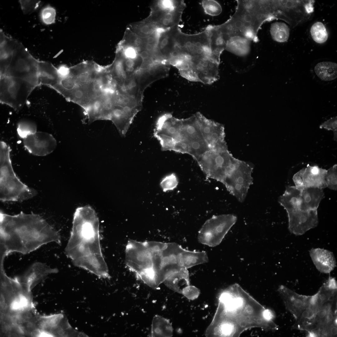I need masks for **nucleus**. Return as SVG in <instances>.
Masks as SVG:
<instances>
[{
	"label": "nucleus",
	"instance_id": "f257e3e1",
	"mask_svg": "<svg viewBox=\"0 0 337 337\" xmlns=\"http://www.w3.org/2000/svg\"><path fill=\"white\" fill-rule=\"evenodd\" d=\"M65 252L76 266L99 277L110 278L100 247L98 219L90 207H80L76 210Z\"/></svg>",
	"mask_w": 337,
	"mask_h": 337
},
{
	"label": "nucleus",
	"instance_id": "f03ea898",
	"mask_svg": "<svg viewBox=\"0 0 337 337\" xmlns=\"http://www.w3.org/2000/svg\"><path fill=\"white\" fill-rule=\"evenodd\" d=\"M0 255L28 254L47 243H60L58 232L38 215L21 212L14 215L0 213Z\"/></svg>",
	"mask_w": 337,
	"mask_h": 337
},
{
	"label": "nucleus",
	"instance_id": "7ed1b4c3",
	"mask_svg": "<svg viewBox=\"0 0 337 337\" xmlns=\"http://www.w3.org/2000/svg\"><path fill=\"white\" fill-rule=\"evenodd\" d=\"M231 291L224 293L221 300L226 303V310L231 313L230 322L221 326L222 333L238 336L244 330L259 327L270 330L273 325L268 309L262 305L237 284L231 287Z\"/></svg>",
	"mask_w": 337,
	"mask_h": 337
},
{
	"label": "nucleus",
	"instance_id": "20e7f679",
	"mask_svg": "<svg viewBox=\"0 0 337 337\" xmlns=\"http://www.w3.org/2000/svg\"><path fill=\"white\" fill-rule=\"evenodd\" d=\"M234 14L223 23L224 29L230 37L240 36L250 41L257 42V33L261 25L268 21L249 0H237Z\"/></svg>",
	"mask_w": 337,
	"mask_h": 337
},
{
	"label": "nucleus",
	"instance_id": "39448f33",
	"mask_svg": "<svg viewBox=\"0 0 337 337\" xmlns=\"http://www.w3.org/2000/svg\"><path fill=\"white\" fill-rule=\"evenodd\" d=\"M11 149L3 141L0 143V200L22 202L35 196L36 191L22 182L13 169L10 157Z\"/></svg>",
	"mask_w": 337,
	"mask_h": 337
},
{
	"label": "nucleus",
	"instance_id": "423d86ee",
	"mask_svg": "<svg viewBox=\"0 0 337 337\" xmlns=\"http://www.w3.org/2000/svg\"><path fill=\"white\" fill-rule=\"evenodd\" d=\"M195 160L207 177L223 184L231 173L238 161L232 155L228 149L209 150Z\"/></svg>",
	"mask_w": 337,
	"mask_h": 337
},
{
	"label": "nucleus",
	"instance_id": "0eeeda50",
	"mask_svg": "<svg viewBox=\"0 0 337 337\" xmlns=\"http://www.w3.org/2000/svg\"><path fill=\"white\" fill-rule=\"evenodd\" d=\"M38 61L25 49H13L5 61L1 76L27 80L36 87L40 85L38 76Z\"/></svg>",
	"mask_w": 337,
	"mask_h": 337
},
{
	"label": "nucleus",
	"instance_id": "6e6552de",
	"mask_svg": "<svg viewBox=\"0 0 337 337\" xmlns=\"http://www.w3.org/2000/svg\"><path fill=\"white\" fill-rule=\"evenodd\" d=\"M186 7L183 0H156L151 4L149 15L145 19L159 29L180 26Z\"/></svg>",
	"mask_w": 337,
	"mask_h": 337
},
{
	"label": "nucleus",
	"instance_id": "1a4fd4ad",
	"mask_svg": "<svg viewBox=\"0 0 337 337\" xmlns=\"http://www.w3.org/2000/svg\"><path fill=\"white\" fill-rule=\"evenodd\" d=\"M0 79V103L9 106L16 111H19L36 86L20 78L1 76Z\"/></svg>",
	"mask_w": 337,
	"mask_h": 337
},
{
	"label": "nucleus",
	"instance_id": "9d476101",
	"mask_svg": "<svg viewBox=\"0 0 337 337\" xmlns=\"http://www.w3.org/2000/svg\"><path fill=\"white\" fill-rule=\"evenodd\" d=\"M237 221L232 215L214 216L207 220L199 230V242L210 247L219 245Z\"/></svg>",
	"mask_w": 337,
	"mask_h": 337
},
{
	"label": "nucleus",
	"instance_id": "9b49d317",
	"mask_svg": "<svg viewBox=\"0 0 337 337\" xmlns=\"http://www.w3.org/2000/svg\"><path fill=\"white\" fill-rule=\"evenodd\" d=\"M182 119L169 113L160 116L154 129V137L159 141L163 151H173L176 144L182 139Z\"/></svg>",
	"mask_w": 337,
	"mask_h": 337
},
{
	"label": "nucleus",
	"instance_id": "f8f14e48",
	"mask_svg": "<svg viewBox=\"0 0 337 337\" xmlns=\"http://www.w3.org/2000/svg\"><path fill=\"white\" fill-rule=\"evenodd\" d=\"M219 64L208 57H190L185 69L180 74L189 81L210 84L219 78Z\"/></svg>",
	"mask_w": 337,
	"mask_h": 337
},
{
	"label": "nucleus",
	"instance_id": "ddd939ff",
	"mask_svg": "<svg viewBox=\"0 0 337 337\" xmlns=\"http://www.w3.org/2000/svg\"><path fill=\"white\" fill-rule=\"evenodd\" d=\"M176 40L181 56L208 57L212 59L209 35L206 28L198 33L188 34L183 32L179 27L177 32Z\"/></svg>",
	"mask_w": 337,
	"mask_h": 337
},
{
	"label": "nucleus",
	"instance_id": "4468645a",
	"mask_svg": "<svg viewBox=\"0 0 337 337\" xmlns=\"http://www.w3.org/2000/svg\"><path fill=\"white\" fill-rule=\"evenodd\" d=\"M183 249L176 243H166L161 251L160 262L154 271L155 283L158 287L169 276L183 268L179 259Z\"/></svg>",
	"mask_w": 337,
	"mask_h": 337
},
{
	"label": "nucleus",
	"instance_id": "2eb2a0df",
	"mask_svg": "<svg viewBox=\"0 0 337 337\" xmlns=\"http://www.w3.org/2000/svg\"><path fill=\"white\" fill-rule=\"evenodd\" d=\"M195 114L203 137L210 150L228 149L223 126L207 119L200 112Z\"/></svg>",
	"mask_w": 337,
	"mask_h": 337
},
{
	"label": "nucleus",
	"instance_id": "dca6fc26",
	"mask_svg": "<svg viewBox=\"0 0 337 337\" xmlns=\"http://www.w3.org/2000/svg\"><path fill=\"white\" fill-rule=\"evenodd\" d=\"M238 162L224 185L231 193L241 201L246 196L252 182V168L245 162L239 160Z\"/></svg>",
	"mask_w": 337,
	"mask_h": 337
},
{
	"label": "nucleus",
	"instance_id": "f3484780",
	"mask_svg": "<svg viewBox=\"0 0 337 337\" xmlns=\"http://www.w3.org/2000/svg\"><path fill=\"white\" fill-rule=\"evenodd\" d=\"M288 229L295 235H301L316 227L318 223L317 210H297L287 213Z\"/></svg>",
	"mask_w": 337,
	"mask_h": 337
},
{
	"label": "nucleus",
	"instance_id": "a211bd4d",
	"mask_svg": "<svg viewBox=\"0 0 337 337\" xmlns=\"http://www.w3.org/2000/svg\"><path fill=\"white\" fill-rule=\"evenodd\" d=\"M25 148L32 154L45 156L52 153L57 145L56 141L51 134L36 132L23 139Z\"/></svg>",
	"mask_w": 337,
	"mask_h": 337
},
{
	"label": "nucleus",
	"instance_id": "6ab92c4d",
	"mask_svg": "<svg viewBox=\"0 0 337 337\" xmlns=\"http://www.w3.org/2000/svg\"><path fill=\"white\" fill-rule=\"evenodd\" d=\"M278 291L286 309L295 320L310 304L311 296L300 295L283 285L280 286Z\"/></svg>",
	"mask_w": 337,
	"mask_h": 337
},
{
	"label": "nucleus",
	"instance_id": "aec40b11",
	"mask_svg": "<svg viewBox=\"0 0 337 337\" xmlns=\"http://www.w3.org/2000/svg\"><path fill=\"white\" fill-rule=\"evenodd\" d=\"M337 282L335 278L330 277L318 292L311 296L310 304L317 311L326 302L336 299Z\"/></svg>",
	"mask_w": 337,
	"mask_h": 337
},
{
	"label": "nucleus",
	"instance_id": "412c9836",
	"mask_svg": "<svg viewBox=\"0 0 337 337\" xmlns=\"http://www.w3.org/2000/svg\"><path fill=\"white\" fill-rule=\"evenodd\" d=\"M310 256L317 269L320 272L330 273L336 266V262L333 253L320 248H312Z\"/></svg>",
	"mask_w": 337,
	"mask_h": 337
},
{
	"label": "nucleus",
	"instance_id": "4be33fe9",
	"mask_svg": "<svg viewBox=\"0 0 337 337\" xmlns=\"http://www.w3.org/2000/svg\"><path fill=\"white\" fill-rule=\"evenodd\" d=\"M324 197L322 189L305 188L301 191L299 209L303 210H317Z\"/></svg>",
	"mask_w": 337,
	"mask_h": 337
},
{
	"label": "nucleus",
	"instance_id": "5701e85b",
	"mask_svg": "<svg viewBox=\"0 0 337 337\" xmlns=\"http://www.w3.org/2000/svg\"><path fill=\"white\" fill-rule=\"evenodd\" d=\"M38 76L39 85H46L52 88L60 79L57 68L51 63L44 61H38Z\"/></svg>",
	"mask_w": 337,
	"mask_h": 337
},
{
	"label": "nucleus",
	"instance_id": "b1692460",
	"mask_svg": "<svg viewBox=\"0 0 337 337\" xmlns=\"http://www.w3.org/2000/svg\"><path fill=\"white\" fill-rule=\"evenodd\" d=\"M301 191L295 186H288L284 194L279 198V203L287 213L299 209Z\"/></svg>",
	"mask_w": 337,
	"mask_h": 337
},
{
	"label": "nucleus",
	"instance_id": "393cba45",
	"mask_svg": "<svg viewBox=\"0 0 337 337\" xmlns=\"http://www.w3.org/2000/svg\"><path fill=\"white\" fill-rule=\"evenodd\" d=\"M179 259L182 266L186 269L207 263L208 261L205 252L190 251L183 248L180 252Z\"/></svg>",
	"mask_w": 337,
	"mask_h": 337
},
{
	"label": "nucleus",
	"instance_id": "a878e982",
	"mask_svg": "<svg viewBox=\"0 0 337 337\" xmlns=\"http://www.w3.org/2000/svg\"><path fill=\"white\" fill-rule=\"evenodd\" d=\"M305 188L314 187L324 189L327 187L325 181L326 174L325 170H321L317 173L312 172L310 168L300 172Z\"/></svg>",
	"mask_w": 337,
	"mask_h": 337
},
{
	"label": "nucleus",
	"instance_id": "bb28decb",
	"mask_svg": "<svg viewBox=\"0 0 337 337\" xmlns=\"http://www.w3.org/2000/svg\"><path fill=\"white\" fill-rule=\"evenodd\" d=\"M250 44L251 41L244 37H232L226 42L225 49L237 55L244 56L249 52Z\"/></svg>",
	"mask_w": 337,
	"mask_h": 337
},
{
	"label": "nucleus",
	"instance_id": "cd10ccee",
	"mask_svg": "<svg viewBox=\"0 0 337 337\" xmlns=\"http://www.w3.org/2000/svg\"><path fill=\"white\" fill-rule=\"evenodd\" d=\"M170 288L177 291H182L189 284V274L187 269L183 268L169 276L164 281Z\"/></svg>",
	"mask_w": 337,
	"mask_h": 337
},
{
	"label": "nucleus",
	"instance_id": "c85d7f7f",
	"mask_svg": "<svg viewBox=\"0 0 337 337\" xmlns=\"http://www.w3.org/2000/svg\"><path fill=\"white\" fill-rule=\"evenodd\" d=\"M317 76L324 81H333L337 77V64L331 61H323L317 63L314 68Z\"/></svg>",
	"mask_w": 337,
	"mask_h": 337
},
{
	"label": "nucleus",
	"instance_id": "c756f323",
	"mask_svg": "<svg viewBox=\"0 0 337 337\" xmlns=\"http://www.w3.org/2000/svg\"><path fill=\"white\" fill-rule=\"evenodd\" d=\"M172 326L167 320L155 315L152 323L151 336L152 337L170 336L172 334Z\"/></svg>",
	"mask_w": 337,
	"mask_h": 337
},
{
	"label": "nucleus",
	"instance_id": "7c9ffc66",
	"mask_svg": "<svg viewBox=\"0 0 337 337\" xmlns=\"http://www.w3.org/2000/svg\"><path fill=\"white\" fill-rule=\"evenodd\" d=\"M127 27L137 36L141 37L150 36L160 29L145 18L130 23Z\"/></svg>",
	"mask_w": 337,
	"mask_h": 337
},
{
	"label": "nucleus",
	"instance_id": "2f4dec72",
	"mask_svg": "<svg viewBox=\"0 0 337 337\" xmlns=\"http://www.w3.org/2000/svg\"><path fill=\"white\" fill-rule=\"evenodd\" d=\"M270 32L272 39L280 42L286 41L290 35V29L288 26L281 22L272 23L271 26Z\"/></svg>",
	"mask_w": 337,
	"mask_h": 337
},
{
	"label": "nucleus",
	"instance_id": "473e14b6",
	"mask_svg": "<svg viewBox=\"0 0 337 337\" xmlns=\"http://www.w3.org/2000/svg\"><path fill=\"white\" fill-rule=\"evenodd\" d=\"M310 32L313 39L318 43H323L328 39V34L326 29L321 22H317L314 24Z\"/></svg>",
	"mask_w": 337,
	"mask_h": 337
},
{
	"label": "nucleus",
	"instance_id": "72a5a7b5",
	"mask_svg": "<svg viewBox=\"0 0 337 337\" xmlns=\"http://www.w3.org/2000/svg\"><path fill=\"white\" fill-rule=\"evenodd\" d=\"M37 128V125L34 122L28 120H23L19 122L17 131L19 137L24 139L36 132Z\"/></svg>",
	"mask_w": 337,
	"mask_h": 337
},
{
	"label": "nucleus",
	"instance_id": "f704fd0d",
	"mask_svg": "<svg viewBox=\"0 0 337 337\" xmlns=\"http://www.w3.org/2000/svg\"><path fill=\"white\" fill-rule=\"evenodd\" d=\"M178 183L176 175L174 173H172L164 177L161 180L160 185L163 191L165 192L174 190L177 188Z\"/></svg>",
	"mask_w": 337,
	"mask_h": 337
},
{
	"label": "nucleus",
	"instance_id": "c9c22d12",
	"mask_svg": "<svg viewBox=\"0 0 337 337\" xmlns=\"http://www.w3.org/2000/svg\"><path fill=\"white\" fill-rule=\"evenodd\" d=\"M202 5L205 12L211 16L218 15L222 11V8L220 4L214 0H203L202 1Z\"/></svg>",
	"mask_w": 337,
	"mask_h": 337
},
{
	"label": "nucleus",
	"instance_id": "e433bc0d",
	"mask_svg": "<svg viewBox=\"0 0 337 337\" xmlns=\"http://www.w3.org/2000/svg\"><path fill=\"white\" fill-rule=\"evenodd\" d=\"M56 16L55 9L51 6H47L44 7L41 13L42 21L46 25H50L55 22Z\"/></svg>",
	"mask_w": 337,
	"mask_h": 337
},
{
	"label": "nucleus",
	"instance_id": "4c0bfd02",
	"mask_svg": "<svg viewBox=\"0 0 337 337\" xmlns=\"http://www.w3.org/2000/svg\"><path fill=\"white\" fill-rule=\"evenodd\" d=\"M21 8L24 14L31 13L39 7L41 1H39L20 0Z\"/></svg>",
	"mask_w": 337,
	"mask_h": 337
},
{
	"label": "nucleus",
	"instance_id": "58836bf2",
	"mask_svg": "<svg viewBox=\"0 0 337 337\" xmlns=\"http://www.w3.org/2000/svg\"><path fill=\"white\" fill-rule=\"evenodd\" d=\"M325 181L327 187L331 190H337V175L335 167L330 171L328 174H326Z\"/></svg>",
	"mask_w": 337,
	"mask_h": 337
},
{
	"label": "nucleus",
	"instance_id": "ea45409f",
	"mask_svg": "<svg viewBox=\"0 0 337 337\" xmlns=\"http://www.w3.org/2000/svg\"><path fill=\"white\" fill-rule=\"evenodd\" d=\"M193 286H187L183 289V292L185 296L189 299L194 298L198 294V290Z\"/></svg>",
	"mask_w": 337,
	"mask_h": 337
},
{
	"label": "nucleus",
	"instance_id": "a19ab883",
	"mask_svg": "<svg viewBox=\"0 0 337 337\" xmlns=\"http://www.w3.org/2000/svg\"><path fill=\"white\" fill-rule=\"evenodd\" d=\"M20 305H21L20 303L16 301L12 304V307L14 309H17L20 307Z\"/></svg>",
	"mask_w": 337,
	"mask_h": 337
},
{
	"label": "nucleus",
	"instance_id": "79ce46f5",
	"mask_svg": "<svg viewBox=\"0 0 337 337\" xmlns=\"http://www.w3.org/2000/svg\"><path fill=\"white\" fill-rule=\"evenodd\" d=\"M20 303V305L22 306L26 305L27 303L26 300L23 297L21 298Z\"/></svg>",
	"mask_w": 337,
	"mask_h": 337
},
{
	"label": "nucleus",
	"instance_id": "37998d69",
	"mask_svg": "<svg viewBox=\"0 0 337 337\" xmlns=\"http://www.w3.org/2000/svg\"><path fill=\"white\" fill-rule=\"evenodd\" d=\"M4 297L2 295H1L0 297V302L2 304L4 305Z\"/></svg>",
	"mask_w": 337,
	"mask_h": 337
},
{
	"label": "nucleus",
	"instance_id": "c03bdc74",
	"mask_svg": "<svg viewBox=\"0 0 337 337\" xmlns=\"http://www.w3.org/2000/svg\"><path fill=\"white\" fill-rule=\"evenodd\" d=\"M27 318H31L32 317V314L31 313H28L27 314Z\"/></svg>",
	"mask_w": 337,
	"mask_h": 337
},
{
	"label": "nucleus",
	"instance_id": "a18cd8bd",
	"mask_svg": "<svg viewBox=\"0 0 337 337\" xmlns=\"http://www.w3.org/2000/svg\"><path fill=\"white\" fill-rule=\"evenodd\" d=\"M27 326L29 328L31 327L32 326V324L31 323H28L27 325Z\"/></svg>",
	"mask_w": 337,
	"mask_h": 337
}]
</instances>
